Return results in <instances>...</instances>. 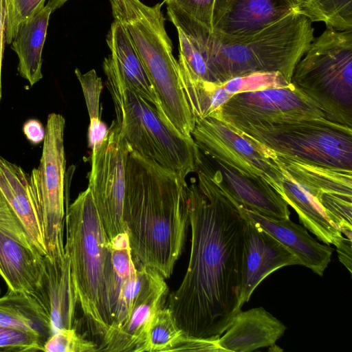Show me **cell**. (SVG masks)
<instances>
[{
    "mask_svg": "<svg viewBox=\"0 0 352 352\" xmlns=\"http://www.w3.org/2000/svg\"><path fill=\"white\" fill-rule=\"evenodd\" d=\"M291 84L326 119L352 128V30L327 28L314 38L297 63Z\"/></svg>",
    "mask_w": 352,
    "mask_h": 352,
    "instance_id": "cell-7",
    "label": "cell"
},
{
    "mask_svg": "<svg viewBox=\"0 0 352 352\" xmlns=\"http://www.w3.org/2000/svg\"><path fill=\"white\" fill-rule=\"evenodd\" d=\"M299 8L296 0H215L212 33L222 36L252 34Z\"/></svg>",
    "mask_w": 352,
    "mask_h": 352,
    "instance_id": "cell-16",
    "label": "cell"
},
{
    "mask_svg": "<svg viewBox=\"0 0 352 352\" xmlns=\"http://www.w3.org/2000/svg\"><path fill=\"white\" fill-rule=\"evenodd\" d=\"M182 12L212 32L215 0H168ZM165 2V3H166Z\"/></svg>",
    "mask_w": 352,
    "mask_h": 352,
    "instance_id": "cell-36",
    "label": "cell"
},
{
    "mask_svg": "<svg viewBox=\"0 0 352 352\" xmlns=\"http://www.w3.org/2000/svg\"><path fill=\"white\" fill-rule=\"evenodd\" d=\"M310 118L325 117L290 83L282 87L234 94L221 107L219 119L239 128Z\"/></svg>",
    "mask_w": 352,
    "mask_h": 352,
    "instance_id": "cell-12",
    "label": "cell"
},
{
    "mask_svg": "<svg viewBox=\"0 0 352 352\" xmlns=\"http://www.w3.org/2000/svg\"><path fill=\"white\" fill-rule=\"evenodd\" d=\"M188 184L171 170L129 153L122 217L135 265L169 278L189 225Z\"/></svg>",
    "mask_w": 352,
    "mask_h": 352,
    "instance_id": "cell-2",
    "label": "cell"
},
{
    "mask_svg": "<svg viewBox=\"0 0 352 352\" xmlns=\"http://www.w3.org/2000/svg\"><path fill=\"white\" fill-rule=\"evenodd\" d=\"M0 191L22 223L35 249L45 256L41 215L30 175L1 156Z\"/></svg>",
    "mask_w": 352,
    "mask_h": 352,
    "instance_id": "cell-17",
    "label": "cell"
},
{
    "mask_svg": "<svg viewBox=\"0 0 352 352\" xmlns=\"http://www.w3.org/2000/svg\"><path fill=\"white\" fill-rule=\"evenodd\" d=\"M6 7L4 0H0V102L2 98L1 85V69L4 54L5 45L6 43Z\"/></svg>",
    "mask_w": 352,
    "mask_h": 352,
    "instance_id": "cell-39",
    "label": "cell"
},
{
    "mask_svg": "<svg viewBox=\"0 0 352 352\" xmlns=\"http://www.w3.org/2000/svg\"><path fill=\"white\" fill-rule=\"evenodd\" d=\"M188 186L191 248L168 308L188 338L217 339L241 310L245 219L238 206L199 166Z\"/></svg>",
    "mask_w": 352,
    "mask_h": 352,
    "instance_id": "cell-1",
    "label": "cell"
},
{
    "mask_svg": "<svg viewBox=\"0 0 352 352\" xmlns=\"http://www.w3.org/2000/svg\"><path fill=\"white\" fill-rule=\"evenodd\" d=\"M114 20L126 30L155 88L164 114L182 135L192 138L195 119L182 87L177 60L166 31L162 5L109 0Z\"/></svg>",
    "mask_w": 352,
    "mask_h": 352,
    "instance_id": "cell-5",
    "label": "cell"
},
{
    "mask_svg": "<svg viewBox=\"0 0 352 352\" xmlns=\"http://www.w3.org/2000/svg\"><path fill=\"white\" fill-rule=\"evenodd\" d=\"M0 325L35 333L44 344L53 333L48 314L37 298L9 289L0 297Z\"/></svg>",
    "mask_w": 352,
    "mask_h": 352,
    "instance_id": "cell-26",
    "label": "cell"
},
{
    "mask_svg": "<svg viewBox=\"0 0 352 352\" xmlns=\"http://www.w3.org/2000/svg\"><path fill=\"white\" fill-rule=\"evenodd\" d=\"M184 336L169 308H161L151 319L137 352L173 351Z\"/></svg>",
    "mask_w": 352,
    "mask_h": 352,
    "instance_id": "cell-28",
    "label": "cell"
},
{
    "mask_svg": "<svg viewBox=\"0 0 352 352\" xmlns=\"http://www.w3.org/2000/svg\"><path fill=\"white\" fill-rule=\"evenodd\" d=\"M238 206L253 222L292 252L300 265L322 276L331 261L332 248L316 241L304 227L289 219H273Z\"/></svg>",
    "mask_w": 352,
    "mask_h": 352,
    "instance_id": "cell-20",
    "label": "cell"
},
{
    "mask_svg": "<svg viewBox=\"0 0 352 352\" xmlns=\"http://www.w3.org/2000/svg\"><path fill=\"white\" fill-rule=\"evenodd\" d=\"M167 1H168V0H164V2L165 3V2H166Z\"/></svg>",
    "mask_w": 352,
    "mask_h": 352,
    "instance_id": "cell-43",
    "label": "cell"
},
{
    "mask_svg": "<svg viewBox=\"0 0 352 352\" xmlns=\"http://www.w3.org/2000/svg\"><path fill=\"white\" fill-rule=\"evenodd\" d=\"M97 344L77 332L76 328L61 329L52 334L44 344L46 352H96Z\"/></svg>",
    "mask_w": 352,
    "mask_h": 352,
    "instance_id": "cell-31",
    "label": "cell"
},
{
    "mask_svg": "<svg viewBox=\"0 0 352 352\" xmlns=\"http://www.w3.org/2000/svg\"><path fill=\"white\" fill-rule=\"evenodd\" d=\"M102 68L114 105L115 121L131 150L186 180L196 169L199 149L193 139L182 135L165 116L130 88L109 55L104 58Z\"/></svg>",
    "mask_w": 352,
    "mask_h": 352,
    "instance_id": "cell-6",
    "label": "cell"
},
{
    "mask_svg": "<svg viewBox=\"0 0 352 352\" xmlns=\"http://www.w3.org/2000/svg\"><path fill=\"white\" fill-rule=\"evenodd\" d=\"M45 273L38 301L47 311L53 333L75 328L78 300L69 258L50 260L44 256ZM52 333V334H53Z\"/></svg>",
    "mask_w": 352,
    "mask_h": 352,
    "instance_id": "cell-18",
    "label": "cell"
},
{
    "mask_svg": "<svg viewBox=\"0 0 352 352\" xmlns=\"http://www.w3.org/2000/svg\"><path fill=\"white\" fill-rule=\"evenodd\" d=\"M65 220V251L78 305L89 332L101 340L113 321V272L109 239L89 188L67 208Z\"/></svg>",
    "mask_w": 352,
    "mask_h": 352,
    "instance_id": "cell-4",
    "label": "cell"
},
{
    "mask_svg": "<svg viewBox=\"0 0 352 352\" xmlns=\"http://www.w3.org/2000/svg\"><path fill=\"white\" fill-rule=\"evenodd\" d=\"M74 72L82 90L89 123L100 122L102 121L100 116V97L103 87L101 78L95 69L82 74L76 68Z\"/></svg>",
    "mask_w": 352,
    "mask_h": 352,
    "instance_id": "cell-34",
    "label": "cell"
},
{
    "mask_svg": "<svg viewBox=\"0 0 352 352\" xmlns=\"http://www.w3.org/2000/svg\"><path fill=\"white\" fill-rule=\"evenodd\" d=\"M274 161L318 202L330 196L352 200V170L324 167L274 153Z\"/></svg>",
    "mask_w": 352,
    "mask_h": 352,
    "instance_id": "cell-22",
    "label": "cell"
},
{
    "mask_svg": "<svg viewBox=\"0 0 352 352\" xmlns=\"http://www.w3.org/2000/svg\"><path fill=\"white\" fill-rule=\"evenodd\" d=\"M6 7V43L10 45L19 26L43 8L46 0H4Z\"/></svg>",
    "mask_w": 352,
    "mask_h": 352,
    "instance_id": "cell-32",
    "label": "cell"
},
{
    "mask_svg": "<svg viewBox=\"0 0 352 352\" xmlns=\"http://www.w3.org/2000/svg\"><path fill=\"white\" fill-rule=\"evenodd\" d=\"M191 136L205 155L250 177L264 179L280 195L283 173L268 148L212 117L196 119Z\"/></svg>",
    "mask_w": 352,
    "mask_h": 352,
    "instance_id": "cell-10",
    "label": "cell"
},
{
    "mask_svg": "<svg viewBox=\"0 0 352 352\" xmlns=\"http://www.w3.org/2000/svg\"><path fill=\"white\" fill-rule=\"evenodd\" d=\"M179 69L184 94L195 119H219L221 107L232 95L221 85L194 78L179 65Z\"/></svg>",
    "mask_w": 352,
    "mask_h": 352,
    "instance_id": "cell-27",
    "label": "cell"
},
{
    "mask_svg": "<svg viewBox=\"0 0 352 352\" xmlns=\"http://www.w3.org/2000/svg\"><path fill=\"white\" fill-rule=\"evenodd\" d=\"M135 266L139 282L129 314L120 324L107 331L97 351L137 352L151 319L164 306L168 293L165 278L146 266Z\"/></svg>",
    "mask_w": 352,
    "mask_h": 352,
    "instance_id": "cell-13",
    "label": "cell"
},
{
    "mask_svg": "<svg viewBox=\"0 0 352 352\" xmlns=\"http://www.w3.org/2000/svg\"><path fill=\"white\" fill-rule=\"evenodd\" d=\"M351 239L343 237L336 246L339 261L346 267L351 274Z\"/></svg>",
    "mask_w": 352,
    "mask_h": 352,
    "instance_id": "cell-40",
    "label": "cell"
},
{
    "mask_svg": "<svg viewBox=\"0 0 352 352\" xmlns=\"http://www.w3.org/2000/svg\"><path fill=\"white\" fill-rule=\"evenodd\" d=\"M44 343L35 333L0 325V351H43Z\"/></svg>",
    "mask_w": 352,
    "mask_h": 352,
    "instance_id": "cell-33",
    "label": "cell"
},
{
    "mask_svg": "<svg viewBox=\"0 0 352 352\" xmlns=\"http://www.w3.org/2000/svg\"><path fill=\"white\" fill-rule=\"evenodd\" d=\"M52 9L46 3L18 28L10 43L19 58L18 71L33 86L42 78V52Z\"/></svg>",
    "mask_w": 352,
    "mask_h": 352,
    "instance_id": "cell-24",
    "label": "cell"
},
{
    "mask_svg": "<svg viewBox=\"0 0 352 352\" xmlns=\"http://www.w3.org/2000/svg\"><path fill=\"white\" fill-rule=\"evenodd\" d=\"M65 126V120L61 114L48 115L40 163L30 175L41 215L45 256L51 261L62 259L65 255L63 243Z\"/></svg>",
    "mask_w": 352,
    "mask_h": 352,
    "instance_id": "cell-9",
    "label": "cell"
},
{
    "mask_svg": "<svg viewBox=\"0 0 352 352\" xmlns=\"http://www.w3.org/2000/svg\"><path fill=\"white\" fill-rule=\"evenodd\" d=\"M286 329L261 307L241 310L217 339V344L224 352H251L274 344Z\"/></svg>",
    "mask_w": 352,
    "mask_h": 352,
    "instance_id": "cell-19",
    "label": "cell"
},
{
    "mask_svg": "<svg viewBox=\"0 0 352 352\" xmlns=\"http://www.w3.org/2000/svg\"><path fill=\"white\" fill-rule=\"evenodd\" d=\"M232 128L274 153L318 166L352 170V128L325 118Z\"/></svg>",
    "mask_w": 352,
    "mask_h": 352,
    "instance_id": "cell-8",
    "label": "cell"
},
{
    "mask_svg": "<svg viewBox=\"0 0 352 352\" xmlns=\"http://www.w3.org/2000/svg\"><path fill=\"white\" fill-rule=\"evenodd\" d=\"M23 131L28 140L33 144L42 142L45 137V129L36 119L27 120L23 126Z\"/></svg>",
    "mask_w": 352,
    "mask_h": 352,
    "instance_id": "cell-38",
    "label": "cell"
},
{
    "mask_svg": "<svg viewBox=\"0 0 352 352\" xmlns=\"http://www.w3.org/2000/svg\"><path fill=\"white\" fill-rule=\"evenodd\" d=\"M239 210L245 219L239 298L243 307L257 286L271 273L285 266L300 265V262L287 248Z\"/></svg>",
    "mask_w": 352,
    "mask_h": 352,
    "instance_id": "cell-15",
    "label": "cell"
},
{
    "mask_svg": "<svg viewBox=\"0 0 352 352\" xmlns=\"http://www.w3.org/2000/svg\"><path fill=\"white\" fill-rule=\"evenodd\" d=\"M290 83L279 72H254L234 77L221 85L233 95L241 92L285 87Z\"/></svg>",
    "mask_w": 352,
    "mask_h": 352,
    "instance_id": "cell-30",
    "label": "cell"
},
{
    "mask_svg": "<svg viewBox=\"0 0 352 352\" xmlns=\"http://www.w3.org/2000/svg\"><path fill=\"white\" fill-rule=\"evenodd\" d=\"M131 151L115 120L104 139L91 149L88 188L109 240L126 232L122 212Z\"/></svg>",
    "mask_w": 352,
    "mask_h": 352,
    "instance_id": "cell-11",
    "label": "cell"
},
{
    "mask_svg": "<svg viewBox=\"0 0 352 352\" xmlns=\"http://www.w3.org/2000/svg\"><path fill=\"white\" fill-rule=\"evenodd\" d=\"M196 164L238 206L270 219H289L288 204L264 179L242 174L199 149Z\"/></svg>",
    "mask_w": 352,
    "mask_h": 352,
    "instance_id": "cell-14",
    "label": "cell"
},
{
    "mask_svg": "<svg viewBox=\"0 0 352 352\" xmlns=\"http://www.w3.org/2000/svg\"><path fill=\"white\" fill-rule=\"evenodd\" d=\"M282 192L280 197L296 212L300 222L320 241L336 247L342 238V233L327 217L318 202L286 172L281 170Z\"/></svg>",
    "mask_w": 352,
    "mask_h": 352,
    "instance_id": "cell-25",
    "label": "cell"
},
{
    "mask_svg": "<svg viewBox=\"0 0 352 352\" xmlns=\"http://www.w3.org/2000/svg\"><path fill=\"white\" fill-rule=\"evenodd\" d=\"M69 0H47L46 4L50 7L52 12L63 6Z\"/></svg>",
    "mask_w": 352,
    "mask_h": 352,
    "instance_id": "cell-41",
    "label": "cell"
},
{
    "mask_svg": "<svg viewBox=\"0 0 352 352\" xmlns=\"http://www.w3.org/2000/svg\"><path fill=\"white\" fill-rule=\"evenodd\" d=\"M166 4L170 21L192 39L205 60L210 82L218 85L254 72H279L291 82L297 63L314 38L312 22L299 10L254 33L222 36L172 2Z\"/></svg>",
    "mask_w": 352,
    "mask_h": 352,
    "instance_id": "cell-3",
    "label": "cell"
},
{
    "mask_svg": "<svg viewBox=\"0 0 352 352\" xmlns=\"http://www.w3.org/2000/svg\"><path fill=\"white\" fill-rule=\"evenodd\" d=\"M296 2L298 3L299 5V8H300V6L305 1V0H296Z\"/></svg>",
    "mask_w": 352,
    "mask_h": 352,
    "instance_id": "cell-42",
    "label": "cell"
},
{
    "mask_svg": "<svg viewBox=\"0 0 352 352\" xmlns=\"http://www.w3.org/2000/svg\"><path fill=\"white\" fill-rule=\"evenodd\" d=\"M44 273V256L0 230V275L8 289L38 300Z\"/></svg>",
    "mask_w": 352,
    "mask_h": 352,
    "instance_id": "cell-21",
    "label": "cell"
},
{
    "mask_svg": "<svg viewBox=\"0 0 352 352\" xmlns=\"http://www.w3.org/2000/svg\"><path fill=\"white\" fill-rule=\"evenodd\" d=\"M300 12L311 22L320 21L327 28L352 30V0H305Z\"/></svg>",
    "mask_w": 352,
    "mask_h": 352,
    "instance_id": "cell-29",
    "label": "cell"
},
{
    "mask_svg": "<svg viewBox=\"0 0 352 352\" xmlns=\"http://www.w3.org/2000/svg\"><path fill=\"white\" fill-rule=\"evenodd\" d=\"M218 339V338H217ZM217 339L192 338L184 336L173 351H223Z\"/></svg>",
    "mask_w": 352,
    "mask_h": 352,
    "instance_id": "cell-37",
    "label": "cell"
},
{
    "mask_svg": "<svg viewBox=\"0 0 352 352\" xmlns=\"http://www.w3.org/2000/svg\"><path fill=\"white\" fill-rule=\"evenodd\" d=\"M0 230L22 244L36 250L22 223L7 203L1 191Z\"/></svg>",
    "mask_w": 352,
    "mask_h": 352,
    "instance_id": "cell-35",
    "label": "cell"
},
{
    "mask_svg": "<svg viewBox=\"0 0 352 352\" xmlns=\"http://www.w3.org/2000/svg\"><path fill=\"white\" fill-rule=\"evenodd\" d=\"M110 57L126 84L165 116L155 88L126 30L118 21L111 23L107 36Z\"/></svg>",
    "mask_w": 352,
    "mask_h": 352,
    "instance_id": "cell-23",
    "label": "cell"
}]
</instances>
